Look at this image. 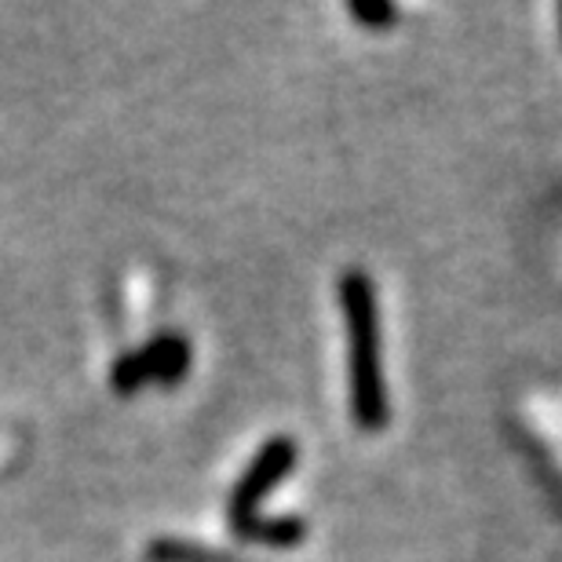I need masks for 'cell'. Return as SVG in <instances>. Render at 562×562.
I'll list each match as a JSON object with an SVG mask.
<instances>
[{"mask_svg":"<svg viewBox=\"0 0 562 562\" xmlns=\"http://www.w3.org/2000/svg\"><path fill=\"white\" fill-rule=\"evenodd\" d=\"M340 307L347 318V373H351V417L366 431L387 424V391L380 369V314L369 274L351 271L340 281Z\"/></svg>","mask_w":562,"mask_h":562,"instance_id":"obj_1","label":"cell"},{"mask_svg":"<svg viewBox=\"0 0 562 562\" xmlns=\"http://www.w3.org/2000/svg\"><path fill=\"white\" fill-rule=\"evenodd\" d=\"M146 559L150 562H234L223 552H209V548L183 544V541H154Z\"/></svg>","mask_w":562,"mask_h":562,"instance_id":"obj_4","label":"cell"},{"mask_svg":"<svg viewBox=\"0 0 562 562\" xmlns=\"http://www.w3.org/2000/svg\"><path fill=\"white\" fill-rule=\"evenodd\" d=\"M190 369V344L179 336H157L136 355H121L110 380H114L117 395H132L143 384H172Z\"/></svg>","mask_w":562,"mask_h":562,"instance_id":"obj_3","label":"cell"},{"mask_svg":"<svg viewBox=\"0 0 562 562\" xmlns=\"http://www.w3.org/2000/svg\"><path fill=\"white\" fill-rule=\"evenodd\" d=\"M351 15L358 22H366V26H387V22L398 19V8L395 4H351Z\"/></svg>","mask_w":562,"mask_h":562,"instance_id":"obj_5","label":"cell"},{"mask_svg":"<svg viewBox=\"0 0 562 562\" xmlns=\"http://www.w3.org/2000/svg\"><path fill=\"white\" fill-rule=\"evenodd\" d=\"M296 468V442L289 435H278V438H267L260 446V453L252 457V464L245 468V475L238 479V486L231 493V530L238 537L245 526H252L260 515H256V504H260L267 493L281 482L289 479V471Z\"/></svg>","mask_w":562,"mask_h":562,"instance_id":"obj_2","label":"cell"},{"mask_svg":"<svg viewBox=\"0 0 562 562\" xmlns=\"http://www.w3.org/2000/svg\"><path fill=\"white\" fill-rule=\"evenodd\" d=\"M559 22H562V11H559Z\"/></svg>","mask_w":562,"mask_h":562,"instance_id":"obj_6","label":"cell"}]
</instances>
